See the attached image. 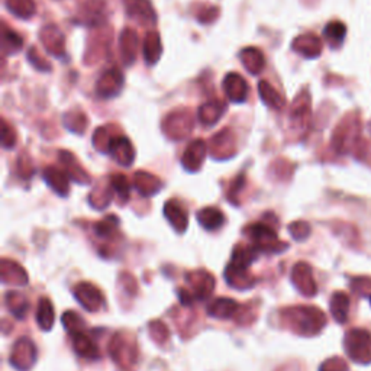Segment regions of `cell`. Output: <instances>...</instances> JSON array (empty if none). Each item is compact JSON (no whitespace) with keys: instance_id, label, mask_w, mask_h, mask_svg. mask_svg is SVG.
Returning <instances> with one entry per match:
<instances>
[{"instance_id":"cell-1","label":"cell","mask_w":371,"mask_h":371,"mask_svg":"<svg viewBox=\"0 0 371 371\" xmlns=\"http://www.w3.org/2000/svg\"><path fill=\"white\" fill-rule=\"evenodd\" d=\"M282 319L302 337H314L326 325V317L317 306H293L282 312Z\"/></svg>"},{"instance_id":"cell-2","label":"cell","mask_w":371,"mask_h":371,"mask_svg":"<svg viewBox=\"0 0 371 371\" xmlns=\"http://www.w3.org/2000/svg\"><path fill=\"white\" fill-rule=\"evenodd\" d=\"M344 348L348 357L357 364H371V332L351 329L345 334Z\"/></svg>"},{"instance_id":"cell-3","label":"cell","mask_w":371,"mask_h":371,"mask_svg":"<svg viewBox=\"0 0 371 371\" xmlns=\"http://www.w3.org/2000/svg\"><path fill=\"white\" fill-rule=\"evenodd\" d=\"M248 240L261 252H282L287 248L286 242H280L277 232L268 224H252L244 231Z\"/></svg>"},{"instance_id":"cell-4","label":"cell","mask_w":371,"mask_h":371,"mask_svg":"<svg viewBox=\"0 0 371 371\" xmlns=\"http://www.w3.org/2000/svg\"><path fill=\"white\" fill-rule=\"evenodd\" d=\"M109 353L112 360L122 368L135 365L136 360H138V349H136L135 341L122 332L116 334L110 341Z\"/></svg>"},{"instance_id":"cell-5","label":"cell","mask_w":371,"mask_h":371,"mask_svg":"<svg viewBox=\"0 0 371 371\" xmlns=\"http://www.w3.org/2000/svg\"><path fill=\"white\" fill-rule=\"evenodd\" d=\"M163 129L171 140H183L193 129V119L189 110H177L170 113L163 122Z\"/></svg>"},{"instance_id":"cell-6","label":"cell","mask_w":371,"mask_h":371,"mask_svg":"<svg viewBox=\"0 0 371 371\" xmlns=\"http://www.w3.org/2000/svg\"><path fill=\"white\" fill-rule=\"evenodd\" d=\"M10 364L19 371H28L36 361V348L29 338L17 340L12 348Z\"/></svg>"},{"instance_id":"cell-7","label":"cell","mask_w":371,"mask_h":371,"mask_svg":"<svg viewBox=\"0 0 371 371\" xmlns=\"http://www.w3.org/2000/svg\"><path fill=\"white\" fill-rule=\"evenodd\" d=\"M291 283L306 298H314L318 293V286L314 279L312 267L307 263H298L291 268Z\"/></svg>"},{"instance_id":"cell-8","label":"cell","mask_w":371,"mask_h":371,"mask_svg":"<svg viewBox=\"0 0 371 371\" xmlns=\"http://www.w3.org/2000/svg\"><path fill=\"white\" fill-rule=\"evenodd\" d=\"M73 295L75 300L89 312H97L105 303L102 291L92 283H79L73 289Z\"/></svg>"},{"instance_id":"cell-9","label":"cell","mask_w":371,"mask_h":371,"mask_svg":"<svg viewBox=\"0 0 371 371\" xmlns=\"http://www.w3.org/2000/svg\"><path fill=\"white\" fill-rule=\"evenodd\" d=\"M186 282L191 289V295L198 300H205L214 290V277L205 270L189 272L186 275Z\"/></svg>"},{"instance_id":"cell-10","label":"cell","mask_w":371,"mask_h":371,"mask_svg":"<svg viewBox=\"0 0 371 371\" xmlns=\"http://www.w3.org/2000/svg\"><path fill=\"white\" fill-rule=\"evenodd\" d=\"M124 74L118 68H110L105 71L101 79L97 80L96 85V93L105 99H110V97L118 96L119 92L124 87Z\"/></svg>"},{"instance_id":"cell-11","label":"cell","mask_w":371,"mask_h":371,"mask_svg":"<svg viewBox=\"0 0 371 371\" xmlns=\"http://www.w3.org/2000/svg\"><path fill=\"white\" fill-rule=\"evenodd\" d=\"M106 154H109L113 160H116V163H119L125 167H129L135 160V150L131 141L122 135L112 136Z\"/></svg>"},{"instance_id":"cell-12","label":"cell","mask_w":371,"mask_h":371,"mask_svg":"<svg viewBox=\"0 0 371 371\" xmlns=\"http://www.w3.org/2000/svg\"><path fill=\"white\" fill-rule=\"evenodd\" d=\"M40 40L44 44L45 50L54 57L66 55V38L63 32L55 25H47L41 29Z\"/></svg>"},{"instance_id":"cell-13","label":"cell","mask_w":371,"mask_h":371,"mask_svg":"<svg viewBox=\"0 0 371 371\" xmlns=\"http://www.w3.org/2000/svg\"><path fill=\"white\" fill-rule=\"evenodd\" d=\"M206 154H208L206 143L203 140H194L187 145L182 157V164L190 173L198 171L201 170L206 159Z\"/></svg>"},{"instance_id":"cell-14","label":"cell","mask_w":371,"mask_h":371,"mask_svg":"<svg viewBox=\"0 0 371 371\" xmlns=\"http://www.w3.org/2000/svg\"><path fill=\"white\" fill-rule=\"evenodd\" d=\"M209 151L214 159H229L235 154V140H233V135L231 129H224L218 132L210 140Z\"/></svg>"},{"instance_id":"cell-15","label":"cell","mask_w":371,"mask_h":371,"mask_svg":"<svg viewBox=\"0 0 371 371\" xmlns=\"http://www.w3.org/2000/svg\"><path fill=\"white\" fill-rule=\"evenodd\" d=\"M224 90L229 101L233 103H242L248 97V85L238 73H229L224 80Z\"/></svg>"},{"instance_id":"cell-16","label":"cell","mask_w":371,"mask_h":371,"mask_svg":"<svg viewBox=\"0 0 371 371\" xmlns=\"http://www.w3.org/2000/svg\"><path fill=\"white\" fill-rule=\"evenodd\" d=\"M124 5L126 9V13L144 25L147 24H154L155 19V12L151 5L150 0H124Z\"/></svg>"},{"instance_id":"cell-17","label":"cell","mask_w":371,"mask_h":371,"mask_svg":"<svg viewBox=\"0 0 371 371\" xmlns=\"http://www.w3.org/2000/svg\"><path fill=\"white\" fill-rule=\"evenodd\" d=\"M358 133V124L356 121H344L334 133V147L338 152H347L353 145Z\"/></svg>"},{"instance_id":"cell-18","label":"cell","mask_w":371,"mask_h":371,"mask_svg":"<svg viewBox=\"0 0 371 371\" xmlns=\"http://www.w3.org/2000/svg\"><path fill=\"white\" fill-rule=\"evenodd\" d=\"M291 48L306 58H317L322 52V41L314 34H305L295 38Z\"/></svg>"},{"instance_id":"cell-19","label":"cell","mask_w":371,"mask_h":371,"mask_svg":"<svg viewBox=\"0 0 371 371\" xmlns=\"http://www.w3.org/2000/svg\"><path fill=\"white\" fill-rule=\"evenodd\" d=\"M44 180L45 183L57 193L60 194V196L66 198L68 194V190H70V175L67 174V171L64 170H60L57 167H47L44 170Z\"/></svg>"},{"instance_id":"cell-20","label":"cell","mask_w":371,"mask_h":371,"mask_svg":"<svg viewBox=\"0 0 371 371\" xmlns=\"http://www.w3.org/2000/svg\"><path fill=\"white\" fill-rule=\"evenodd\" d=\"M163 212L166 219L179 233H183L187 229V210L182 206V203H179L177 201H168L164 205Z\"/></svg>"},{"instance_id":"cell-21","label":"cell","mask_w":371,"mask_h":371,"mask_svg":"<svg viewBox=\"0 0 371 371\" xmlns=\"http://www.w3.org/2000/svg\"><path fill=\"white\" fill-rule=\"evenodd\" d=\"M71 340H73V349L75 351L77 356L87 360H97L101 357L99 347L96 345V342L86 334L85 330L71 335Z\"/></svg>"},{"instance_id":"cell-22","label":"cell","mask_w":371,"mask_h":371,"mask_svg":"<svg viewBox=\"0 0 371 371\" xmlns=\"http://www.w3.org/2000/svg\"><path fill=\"white\" fill-rule=\"evenodd\" d=\"M260 249L254 245H237L233 248L229 265L240 270H249L252 263L260 256Z\"/></svg>"},{"instance_id":"cell-23","label":"cell","mask_w":371,"mask_h":371,"mask_svg":"<svg viewBox=\"0 0 371 371\" xmlns=\"http://www.w3.org/2000/svg\"><path fill=\"white\" fill-rule=\"evenodd\" d=\"M241 306L229 298H219L214 299L209 307H208V314L212 318L217 319H231L233 317H237L240 314Z\"/></svg>"},{"instance_id":"cell-24","label":"cell","mask_w":371,"mask_h":371,"mask_svg":"<svg viewBox=\"0 0 371 371\" xmlns=\"http://www.w3.org/2000/svg\"><path fill=\"white\" fill-rule=\"evenodd\" d=\"M119 48H121V55H122V60L126 66H131L136 55H138V50H140V40H138V35L133 29H124L121 36H119Z\"/></svg>"},{"instance_id":"cell-25","label":"cell","mask_w":371,"mask_h":371,"mask_svg":"<svg viewBox=\"0 0 371 371\" xmlns=\"http://www.w3.org/2000/svg\"><path fill=\"white\" fill-rule=\"evenodd\" d=\"M133 186L140 191L141 196L150 198L152 194H157L159 190L163 187V183L159 177L147 173V171H138L133 175Z\"/></svg>"},{"instance_id":"cell-26","label":"cell","mask_w":371,"mask_h":371,"mask_svg":"<svg viewBox=\"0 0 371 371\" xmlns=\"http://www.w3.org/2000/svg\"><path fill=\"white\" fill-rule=\"evenodd\" d=\"M225 110H226V105L222 101L213 99V101H209L199 108L198 118H199L201 124H203L206 126H212L222 118V115L225 113Z\"/></svg>"},{"instance_id":"cell-27","label":"cell","mask_w":371,"mask_h":371,"mask_svg":"<svg viewBox=\"0 0 371 371\" xmlns=\"http://www.w3.org/2000/svg\"><path fill=\"white\" fill-rule=\"evenodd\" d=\"M105 9L102 0H87L80 9V21L86 25H99L105 19Z\"/></svg>"},{"instance_id":"cell-28","label":"cell","mask_w":371,"mask_h":371,"mask_svg":"<svg viewBox=\"0 0 371 371\" xmlns=\"http://www.w3.org/2000/svg\"><path fill=\"white\" fill-rule=\"evenodd\" d=\"M60 161L66 167L67 174L70 175V179L82 183V184H89L90 183V175L83 170V167L79 164V161L75 160L74 155L68 151H61L60 152Z\"/></svg>"},{"instance_id":"cell-29","label":"cell","mask_w":371,"mask_h":371,"mask_svg":"<svg viewBox=\"0 0 371 371\" xmlns=\"http://www.w3.org/2000/svg\"><path fill=\"white\" fill-rule=\"evenodd\" d=\"M225 280L231 287L237 290H247L256 284V277L248 270L233 268L231 265H228L225 270Z\"/></svg>"},{"instance_id":"cell-30","label":"cell","mask_w":371,"mask_h":371,"mask_svg":"<svg viewBox=\"0 0 371 371\" xmlns=\"http://www.w3.org/2000/svg\"><path fill=\"white\" fill-rule=\"evenodd\" d=\"M2 282L3 283H10L16 286H25L28 283V276L25 270L16 264L15 261L3 260L2 261Z\"/></svg>"},{"instance_id":"cell-31","label":"cell","mask_w":371,"mask_h":371,"mask_svg":"<svg viewBox=\"0 0 371 371\" xmlns=\"http://www.w3.org/2000/svg\"><path fill=\"white\" fill-rule=\"evenodd\" d=\"M196 218H198V222L206 231H217L225 222L224 213L218 208H213V206H208V208H203L202 210H199L196 214Z\"/></svg>"},{"instance_id":"cell-32","label":"cell","mask_w":371,"mask_h":371,"mask_svg":"<svg viewBox=\"0 0 371 371\" xmlns=\"http://www.w3.org/2000/svg\"><path fill=\"white\" fill-rule=\"evenodd\" d=\"M330 314L338 323H345L349 314V298L344 291H335L329 302Z\"/></svg>"},{"instance_id":"cell-33","label":"cell","mask_w":371,"mask_h":371,"mask_svg":"<svg viewBox=\"0 0 371 371\" xmlns=\"http://www.w3.org/2000/svg\"><path fill=\"white\" fill-rule=\"evenodd\" d=\"M143 52H144V58H145L147 64H155L160 60L163 47H161V40H160L159 32L152 31L145 36Z\"/></svg>"},{"instance_id":"cell-34","label":"cell","mask_w":371,"mask_h":371,"mask_svg":"<svg viewBox=\"0 0 371 371\" xmlns=\"http://www.w3.org/2000/svg\"><path fill=\"white\" fill-rule=\"evenodd\" d=\"M241 61H242V66L251 73V74H259L261 73V70L264 68L265 66V60H264V55L260 50L257 48H252V47H248V48H244L241 51Z\"/></svg>"},{"instance_id":"cell-35","label":"cell","mask_w":371,"mask_h":371,"mask_svg":"<svg viewBox=\"0 0 371 371\" xmlns=\"http://www.w3.org/2000/svg\"><path fill=\"white\" fill-rule=\"evenodd\" d=\"M55 314L52 302L48 298H41L36 306V323L43 330H51L54 326Z\"/></svg>"},{"instance_id":"cell-36","label":"cell","mask_w":371,"mask_h":371,"mask_svg":"<svg viewBox=\"0 0 371 371\" xmlns=\"http://www.w3.org/2000/svg\"><path fill=\"white\" fill-rule=\"evenodd\" d=\"M5 302L9 312L16 319H24L27 317L29 309V300L24 295H21V293L17 291L6 293Z\"/></svg>"},{"instance_id":"cell-37","label":"cell","mask_w":371,"mask_h":371,"mask_svg":"<svg viewBox=\"0 0 371 371\" xmlns=\"http://www.w3.org/2000/svg\"><path fill=\"white\" fill-rule=\"evenodd\" d=\"M259 92H260V97L261 101L268 105L272 109H282L286 105V99L284 97L272 87L267 80H261L259 83Z\"/></svg>"},{"instance_id":"cell-38","label":"cell","mask_w":371,"mask_h":371,"mask_svg":"<svg viewBox=\"0 0 371 371\" xmlns=\"http://www.w3.org/2000/svg\"><path fill=\"white\" fill-rule=\"evenodd\" d=\"M310 115V97L307 93L299 94L291 106V121L295 124H305Z\"/></svg>"},{"instance_id":"cell-39","label":"cell","mask_w":371,"mask_h":371,"mask_svg":"<svg viewBox=\"0 0 371 371\" xmlns=\"http://www.w3.org/2000/svg\"><path fill=\"white\" fill-rule=\"evenodd\" d=\"M24 40L15 31L9 29L6 25L2 27V52L3 55H10L22 48Z\"/></svg>"},{"instance_id":"cell-40","label":"cell","mask_w":371,"mask_h":371,"mask_svg":"<svg viewBox=\"0 0 371 371\" xmlns=\"http://www.w3.org/2000/svg\"><path fill=\"white\" fill-rule=\"evenodd\" d=\"M6 8L21 19H29L36 9L34 0H6Z\"/></svg>"},{"instance_id":"cell-41","label":"cell","mask_w":371,"mask_h":371,"mask_svg":"<svg viewBox=\"0 0 371 371\" xmlns=\"http://www.w3.org/2000/svg\"><path fill=\"white\" fill-rule=\"evenodd\" d=\"M323 35L326 38V41L332 45V47H338L344 43L345 40V35H347V27L342 22L334 21V22H329L325 29H323Z\"/></svg>"},{"instance_id":"cell-42","label":"cell","mask_w":371,"mask_h":371,"mask_svg":"<svg viewBox=\"0 0 371 371\" xmlns=\"http://www.w3.org/2000/svg\"><path fill=\"white\" fill-rule=\"evenodd\" d=\"M64 125L68 131L75 133H83L87 126V118L86 115L80 110H73L66 113L64 116Z\"/></svg>"},{"instance_id":"cell-43","label":"cell","mask_w":371,"mask_h":371,"mask_svg":"<svg viewBox=\"0 0 371 371\" xmlns=\"http://www.w3.org/2000/svg\"><path fill=\"white\" fill-rule=\"evenodd\" d=\"M118 224H119V221L110 214V217L102 219L101 222L94 224V228L93 229H94L96 235L99 237V238L110 240L115 235V233H116V231H118Z\"/></svg>"},{"instance_id":"cell-44","label":"cell","mask_w":371,"mask_h":371,"mask_svg":"<svg viewBox=\"0 0 371 371\" xmlns=\"http://www.w3.org/2000/svg\"><path fill=\"white\" fill-rule=\"evenodd\" d=\"M61 322H63V326L66 328V330L68 332L70 335H74V334H77V332L85 330V326H86L83 318L74 310L66 312L61 318Z\"/></svg>"},{"instance_id":"cell-45","label":"cell","mask_w":371,"mask_h":371,"mask_svg":"<svg viewBox=\"0 0 371 371\" xmlns=\"http://www.w3.org/2000/svg\"><path fill=\"white\" fill-rule=\"evenodd\" d=\"M113 187L109 182V186L108 187H102L99 189L97 187L92 194H90V203L92 206H94L96 209H103L109 205V202L112 201V196H113Z\"/></svg>"},{"instance_id":"cell-46","label":"cell","mask_w":371,"mask_h":371,"mask_svg":"<svg viewBox=\"0 0 371 371\" xmlns=\"http://www.w3.org/2000/svg\"><path fill=\"white\" fill-rule=\"evenodd\" d=\"M110 184L121 201H128L131 194V184L124 174H115L110 177Z\"/></svg>"},{"instance_id":"cell-47","label":"cell","mask_w":371,"mask_h":371,"mask_svg":"<svg viewBox=\"0 0 371 371\" xmlns=\"http://www.w3.org/2000/svg\"><path fill=\"white\" fill-rule=\"evenodd\" d=\"M289 233L296 241H303L310 235V225L305 221H296L289 225Z\"/></svg>"},{"instance_id":"cell-48","label":"cell","mask_w":371,"mask_h":371,"mask_svg":"<svg viewBox=\"0 0 371 371\" xmlns=\"http://www.w3.org/2000/svg\"><path fill=\"white\" fill-rule=\"evenodd\" d=\"M150 334L152 337V340L157 341L159 344H163V342H167L168 338H170V332H168V328L160 322V321H154L150 323Z\"/></svg>"},{"instance_id":"cell-49","label":"cell","mask_w":371,"mask_h":371,"mask_svg":"<svg viewBox=\"0 0 371 371\" xmlns=\"http://www.w3.org/2000/svg\"><path fill=\"white\" fill-rule=\"evenodd\" d=\"M110 138H112V136L109 135L108 128L102 126V128H99V129H96V132H94V135H93V144H94L96 150H97V151H101V152H106Z\"/></svg>"},{"instance_id":"cell-50","label":"cell","mask_w":371,"mask_h":371,"mask_svg":"<svg viewBox=\"0 0 371 371\" xmlns=\"http://www.w3.org/2000/svg\"><path fill=\"white\" fill-rule=\"evenodd\" d=\"M2 145L6 150H10L16 145V132L6 121H2Z\"/></svg>"},{"instance_id":"cell-51","label":"cell","mask_w":371,"mask_h":371,"mask_svg":"<svg viewBox=\"0 0 371 371\" xmlns=\"http://www.w3.org/2000/svg\"><path fill=\"white\" fill-rule=\"evenodd\" d=\"M28 60L36 70H40V71H50L51 70V64L47 60H44V58L38 54V51L35 48H31L28 51Z\"/></svg>"},{"instance_id":"cell-52","label":"cell","mask_w":371,"mask_h":371,"mask_svg":"<svg viewBox=\"0 0 371 371\" xmlns=\"http://www.w3.org/2000/svg\"><path fill=\"white\" fill-rule=\"evenodd\" d=\"M319 371H349L348 364L341 357H332L322 363Z\"/></svg>"},{"instance_id":"cell-53","label":"cell","mask_w":371,"mask_h":371,"mask_svg":"<svg viewBox=\"0 0 371 371\" xmlns=\"http://www.w3.org/2000/svg\"><path fill=\"white\" fill-rule=\"evenodd\" d=\"M219 15V9L214 8V6H206L203 10H201V13H198V19L203 24L212 22L214 19L218 17Z\"/></svg>"},{"instance_id":"cell-54","label":"cell","mask_w":371,"mask_h":371,"mask_svg":"<svg viewBox=\"0 0 371 371\" xmlns=\"http://www.w3.org/2000/svg\"><path fill=\"white\" fill-rule=\"evenodd\" d=\"M370 303H371V296H370Z\"/></svg>"}]
</instances>
